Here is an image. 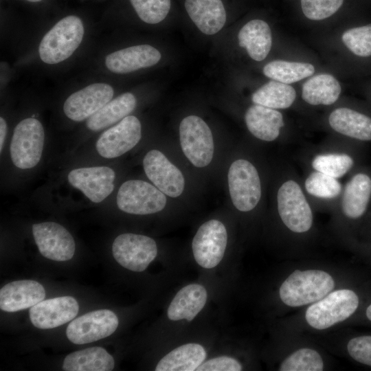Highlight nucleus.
Segmentation results:
<instances>
[{
	"mask_svg": "<svg viewBox=\"0 0 371 371\" xmlns=\"http://www.w3.org/2000/svg\"><path fill=\"white\" fill-rule=\"evenodd\" d=\"M274 175L273 203L279 221L291 234H308L313 227L314 208L304 191L301 177L285 159Z\"/></svg>",
	"mask_w": 371,
	"mask_h": 371,
	"instance_id": "1",
	"label": "nucleus"
},
{
	"mask_svg": "<svg viewBox=\"0 0 371 371\" xmlns=\"http://www.w3.org/2000/svg\"><path fill=\"white\" fill-rule=\"evenodd\" d=\"M324 142L306 146L298 155L304 170H315L337 179L352 172L357 159L349 144L351 139L334 135Z\"/></svg>",
	"mask_w": 371,
	"mask_h": 371,
	"instance_id": "2",
	"label": "nucleus"
},
{
	"mask_svg": "<svg viewBox=\"0 0 371 371\" xmlns=\"http://www.w3.org/2000/svg\"><path fill=\"white\" fill-rule=\"evenodd\" d=\"M227 181L233 205L240 212L248 213L258 208L263 196L262 174L247 157L234 160L229 166Z\"/></svg>",
	"mask_w": 371,
	"mask_h": 371,
	"instance_id": "3",
	"label": "nucleus"
},
{
	"mask_svg": "<svg viewBox=\"0 0 371 371\" xmlns=\"http://www.w3.org/2000/svg\"><path fill=\"white\" fill-rule=\"evenodd\" d=\"M334 286L333 278L324 271L295 270L280 286V297L289 306H300L317 302Z\"/></svg>",
	"mask_w": 371,
	"mask_h": 371,
	"instance_id": "4",
	"label": "nucleus"
},
{
	"mask_svg": "<svg viewBox=\"0 0 371 371\" xmlns=\"http://www.w3.org/2000/svg\"><path fill=\"white\" fill-rule=\"evenodd\" d=\"M84 33V25L78 16L63 18L43 37L38 47L41 59L49 65L65 60L79 47Z\"/></svg>",
	"mask_w": 371,
	"mask_h": 371,
	"instance_id": "5",
	"label": "nucleus"
},
{
	"mask_svg": "<svg viewBox=\"0 0 371 371\" xmlns=\"http://www.w3.org/2000/svg\"><path fill=\"white\" fill-rule=\"evenodd\" d=\"M358 305L359 298L354 291L337 290L308 308L305 318L313 328L323 330L348 318L357 310Z\"/></svg>",
	"mask_w": 371,
	"mask_h": 371,
	"instance_id": "6",
	"label": "nucleus"
},
{
	"mask_svg": "<svg viewBox=\"0 0 371 371\" xmlns=\"http://www.w3.org/2000/svg\"><path fill=\"white\" fill-rule=\"evenodd\" d=\"M45 132L39 120L27 117L14 128L10 153L13 164L20 169H30L39 162L44 146Z\"/></svg>",
	"mask_w": 371,
	"mask_h": 371,
	"instance_id": "7",
	"label": "nucleus"
},
{
	"mask_svg": "<svg viewBox=\"0 0 371 371\" xmlns=\"http://www.w3.org/2000/svg\"><path fill=\"white\" fill-rule=\"evenodd\" d=\"M179 139L182 150L196 167L207 166L214 155L212 131L203 120L196 115H189L179 125Z\"/></svg>",
	"mask_w": 371,
	"mask_h": 371,
	"instance_id": "8",
	"label": "nucleus"
},
{
	"mask_svg": "<svg viewBox=\"0 0 371 371\" xmlns=\"http://www.w3.org/2000/svg\"><path fill=\"white\" fill-rule=\"evenodd\" d=\"M118 208L131 214L145 215L161 211L166 197L156 186L142 180H128L122 184L116 198Z\"/></svg>",
	"mask_w": 371,
	"mask_h": 371,
	"instance_id": "9",
	"label": "nucleus"
},
{
	"mask_svg": "<svg viewBox=\"0 0 371 371\" xmlns=\"http://www.w3.org/2000/svg\"><path fill=\"white\" fill-rule=\"evenodd\" d=\"M115 260L133 271L146 269L157 254L155 241L146 236L126 233L115 238L112 245Z\"/></svg>",
	"mask_w": 371,
	"mask_h": 371,
	"instance_id": "10",
	"label": "nucleus"
},
{
	"mask_svg": "<svg viewBox=\"0 0 371 371\" xmlns=\"http://www.w3.org/2000/svg\"><path fill=\"white\" fill-rule=\"evenodd\" d=\"M227 243V232L223 223L216 219L204 223L192 243L196 262L205 269L215 267L223 258Z\"/></svg>",
	"mask_w": 371,
	"mask_h": 371,
	"instance_id": "11",
	"label": "nucleus"
},
{
	"mask_svg": "<svg viewBox=\"0 0 371 371\" xmlns=\"http://www.w3.org/2000/svg\"><path fill=\"white\" fill-rule=\"evenodd\" d=\"M119 320L111 310L93 311L74 319L68 325L66 335L75 344H85L104 339L117 329Z\"/></svg>",
	"mask_w": 371,
	"mask_h": 371,
	"instance_id": "12",
	"label": "nucleus"
},
{
	"mask_svg": "<svg viewBox=\"0 0 371 371\" xmlns=\"http://www.w3.org/2000/svg\"><path fill=\"white\" fill-rule=\"evenodd\" d=\"M371 199V175L363 171L351 172L333 212L344 221H355L365 214Z\"/></svg>",
	"mask_w": 371,
	"mask_h": 371,
	"instance_id": "13",
	"label": "nucleus"
},
{
	"mask_svg": "<svg viewBox=\"0 0 371 371\" xmlns=\"http://www.w3.org/2000/svg\"><path fill=\"white\" fill-rule=\"evenodd\" d=\"M141 137L139 120L134 115H128L104 131L98 139L95 148L100 156L107 159L115 158L135 147Z\"/></svg>",
	"mask_w": 371,
	"mask_h": 371,
	"instance_id": "14",
	"label": "nucleus"
},
{
	"mask_svg": "<svg viewBox=\"0 0 371 371\" xmlns=\"http://www.w3.org/2000/svg\"><path fill=\"white\" fill-rule=\"evenodd\" d=\"M33 236L42 256L55 261H67L74 255L75 243L71 234L54 222L34 224Z\"/></svg>",
	"mask_w": 371,
	"mask_h": 371,
	"instance_id": "15",
	"label": "nucleus"
},
{
	"mask_svg": "<svg viewBox=\"0 0 371 371\" xmlns=\"http://www.w3.org/2000/svg\"><path fill=\"white\" fill-rule=\"evenodd\" d=\"M113 94V87L106 83L89 85L73 93L66 99L63 111L73 121H83L111 101Z\"/></svg>",
	"mask_w": 371,
	"mask_h": 371,
	"instance_id": "16",
	"label": "nucleus"
},
{
	"mask_svg": "<svg viewBox=\"0 0 371 371\" xmlns=\"http://www.w3.org/2000/svg\"><path fill=\"white\" fill-rule=\"evenodd\" d=\"M143 165L147 177L164 194L170 197H177L182 194L184 177L161 152L157 150L148 152Z\"/></svg>",
	"mask_w": 371,
	"mask_h": 371,
	"instance_id": "17",
	"label": "nucleus"
},
{
	"mask_svg": "<svg viewBox=\"0 0 371 371\" xmlns=\"http://www.w3.org/2000/svg\"><path fill=\"white\" fill-rule=\"evenodd\" d=\"M115 178L114 170L107 166L76 168L67 176L69 183L93 203L102 202L113 192Z\"/></svg>",
	"mask_w": 371,
	"mask_h": 371,
	"instance_id": "18",
	"label": "nucleus"
},
{
	"mask_svg": "<svg viewBox=\"0 0 371 371\" xmlns=\"http://www.w3.org/2000/svg\"><path fill=\"white\" fill-rule=\"evenodd\" d=\"M301 181L306 196L314 209L335 210L344 188L339 179L318 171L305 170Z\"/></svg>",
	"mask_w": 371,
	"mask_h": 371,
	"instance_id": "19",
	"label": "nucleus"
},
{
	"mask_svg": "<svg viewBox=\"0 0 371 371\" xmlns=\"http://www.w3.org/2000/svg\"><path fill=\"white\" fill-rule=\"evenodd\" d=\"M78 309V304L73 297H57L42 300L31 307L30 319L35 327L50 329L74 319Z\"/></svg>",
	"mask_w": 371,
	"mask_h": 371,
	"instance_id": "20",
	"label": "nucleus"
},
{
	"mask_svg": "<svg viewBox=\"0 0 371 371\" xmlns=\"http://www.w3.org/2000/svg\"><path fill=\"white\" fill-rule=\"evenodd\" d=\"M244 120L249 132L258 140L273 142L285 136L286 124L279 110L254 104L246 110Z\"/></svg>",
	"mask_w": 371,
	"mask_h": 371,
	"instance_id": "21",
	"label": "nucleus"
},
{
	"mask_svg": "<svg viewBox=\"0 0 371 371\" xmlns=\"http://www.w3.org/2000/svg\"><path fill=\"white\" fill-rule=\"evenodd\" d=\"M327 126L335 135L351 140L371 141V117L348 106L332 110L326 118Z\"/></svg>",
	"mask_w": 371,
	"mask_h": 371,
	"instance_id": "22",
	"label": "nucleus"
},
{
	"mask_svg": "<svg viewBox=\"0 0 371 371\" xmlns=\"http://www.w3.org/2000/svg\"><path fill=\"white\" fill-rule=\"evenodd\" d=\"M161 53L149 45H139L124 48L108 54L106 68L113 73L127 74L156 65Z\"/></svg>",
	"mask_w": 371,
	"mask_h": 371,
	"instance_id": "23",
	"label": "nucleus"
},
{
	"mask_svg": "<svg viewBox=\"0 0 371 371\" xmlns=\"http://www.w3.org/2000/svg\"><path fill=\"white\" fill-rule=\"evenodd\" d=\"M45 296V289L37 281H13L0 290V308L6 312H16L32 307L43 300Z\"/></svg>",
	"mask_w": 371,
	"mask_h": 371,
	"instance_id": "24",
	"label": "nucleus"
},
{
	"mask_svg": "<svg viewBox=\"0 0 371 371\" xmlns=\"http://www.w3.org/2000/svg\"><path fill=\"white\" fill-rule=\"evenodd\" d=\"M185 8L193 23L205 34L217 33L226 22V11L221 0H186Z\"/></svg>",
	"mask_w": 371,
	"mask_h": 371,
	"instance_id": "25",
	"label": "nucleus"
},
{
	"mask_svg": "<svg viewBox=\"0 0 371 371\" xmlns=\"http://www.w3.org/2000/svg\"><path fill=\"white\" fill-rule=\"evenodd\" d=\"M207 293L205 287L191 284L180 289L171 301L167 311L168 319L192 321L204 307Z\"/></svg>",
	"mask_w": 371,
	"mask_h": 371,
	"instance_id": "26",
	"label": "nucleus"
},
{
	"mask_svg": "<svg viewBox=\"0 0 371 371\" xmlns=\"http://www.w3.org/2000/svg\"><path fill=\"white\" fill-rule=\"evenodd\" d=\"M238 43L254 60L262 61L269 54L272 34L269 24L262 19H252L240 30Z\"/></svg>",
	"mask_w": 371,
	"mask_h": 371,
	"instance_id": "27",
	"label": "nucleus"
},
{
	"mask_svg": "<svg viewBox=\"0 0 371 371\" xmlns=\"http://www.w3.org/2000/svg\"><path fill=\"white\" fill-rule=\"evenodd\" d=\"M341 91L340 84L333 76L321 74L304 83L302 98L311 106H330L337 101Z\"/></svg>",
	"mask_w": 371,
	"mask_h": 371,
	"instance_id": "28",
	"label": "nucleus"
},
{
	"mask_svg": "<svg viewBox=\"0 0 371 371\" xmlns=\"http://www.w3.org/2000/svg\"><path fill=\"white\" fill-rule=\"evenodd\" d=\"M136 104L137 100L133 93H124L88 118L87 127L93 131L104 129L128 116L135 109Z\"/></svg>",
	"mask_w": 371,
	"mask_h": 371,
	"instance_id": "29",
	"label": "nucleus"
},
{
	"mask_svg": "<svg viewBox=\"0 0 371 371\" xmlns=\"http://www.w3.org/2000/svg\"><path fill=\"white\" fill-rule=\"evenodd\" d=\"M204 348L194 343L180 346L172 350L158 362L156 371H194L206 358Z\"/></svg>",
	"mask_w": 371,
	"mask_h": 371,
	"instance_id": "30",
	"label": "nucleus"
},
{
	"mask_svg": "<svg viewBox=\"0 0 371 371\" xmlns=\"http://www.w3.org/2000/svg\"><path fill=\"white\" fill-rule=\"evenodd\" d=\"M113 357L103 348L95 346L69 354L64 359L65 371H111L114 368Z\"/></svg>",
	"mask_w": 371,
	"mask_h": 371,
	"instance_id": "31",
	"label": "nucleus"
},
{
	"mask_svg": "<svg viewBox=\"0 0 371 371\" xmlns=\"http://www.w3.org/2000/svg\"><path fill=\"white\" fill-rule=\"evenodd\" d=\"M296 99V92L289 84L271 80L257 89L251 95L256 104L276 110L292 106Z\"/></svg>",
	"mask_w": 371,
	"mask_h": 371,
	"instance_id": "32",
	"label": "nucleus"
},
{
	"mask_svg": "<svg viewBox=\"0 0 371 371\" xmlns=\"http://www.w3.org/2000/svg\"><path fill=\"white\" fill-rule=\"evenodd\" d=\"M314 72L315 67L310 63L282 60L271 61L263 67V73L267 77L285 84L300 81L312 76Z\"/></svg>",
	"mask_w": 371,
	"mask_h": 371,
	"instance_id": "33",
	"label": "nucleus"
},
{
	"mask_svg": "<svg viewBox=\"0 0 371 371\" xmlns=\"http://www.w3.org/2000/svg\"><path fill=\"white\" fill-rule=\"evenodd\" d=\"M323 369L321 356L310 348H302L294 352L280 367V371H322Z\"/></svg>",
	"mask_w": 371,
	"mask_h": 371,
	"instance_id": "34",
	"label": "nucleus"
},
{
	"mask_svg": "<svg viewBox=\"0 0 371 371\" xmlns=\"http://www.w3.org/2000/svg\"><path fill=\"white\" fill-rule=\"evenodd\" d=\"M341 40L346 47L360 58L371 57V24L353 27L346 30Z\"/></svg>",
	"mask_w": 371,
	"mask_h": 371,
	"instance_id": "35",
	"label": "nucleus"
},
{
	"mask_svg": "<svg viewBox=\"0 0 371 371\" xmlns=\"http://www.w3.org/2000/svg\"><path fill=\"white\" fill-rule=\"evenodd\" d=\"M139 19L148 24L162 21L168 15L170 0H130Z\"/></svg>",
	"mask_w": 371,
	"mask_h": 371,
	"instance_id": "36",
	"label": "nucleus"
},
{
	"mask_svg": "<svg viewBox=\"0 0 371 371\" xmlns=\"http://www.w3.org/2000/svg\"><path fill=\"white\" fill-rule=\"evenodd\" d=\"M345 0H300L303 14L312 21H321L336 14Z\"/></svg>",
	"mask_w": 371,
	"mask_h": 371,
	"instance_id": "37",
	"label": "nucleus"
},
{
	"mask_svg": "<svg viewBox=\"0 0 371 371\" xmlns=\"http://www.w3.org/2000/svg\"><path fill=\"white\" fill-rule=\"evenodd\" d=\"M347 349L352 359L371 366V336H360L350 339Z\"/></svg>",
	"mask_w": 371,
	"mask_h": 371,
	"instance_id": "38",
	"label": "nucleus"
},
{
	"mask_svg": "<svg viewBox=\"0 0 371 371\" xmlns=\"http://www.w3.org/2000/svg\"><path fill=\"white\" fill-rule=\"evenodd\" d=\"M242 366L235 359L229 357H219L211 359L203 363L196 371H240Z\"/></svg>",
	"mask_w": 371,
	"mask_h": 371,
	"instance_id": "39",
	"label": "nucleus"
},
{
	"mask_svg": "<svg viewBox=\"0 0 371 371\" xmlns=\"http://www.w3.org/2000/svg\"><path fill=\"white\" fill-rule=\"evenodd\" d=\"M7 123L5 119L2 117H0V152L2 151L3 146L5 142V139L7 135Z\"/></svg>",
	"mask_w": 371,
	"mask_h": 371,
	"instance_id": "40",
	"label": "nucleus"
},
{
	"mask_svg": "<svg viewBox=\"0 0 371 371\" xmlns=\"http://www.w3.org/2000/svg\"><path fill=\"white\" fill-rule=\"evenodd\" d=\"M367 317L371 321V304L366 309Z\"/></svg>",
	"mask_w": 371,
	"mask_h": 371,
	"instance_id": "41",
	"label": "nucleus"
},
{
	"mask_svg": "<svg viewBox=\"0 0 371 371\" xmlns=\"http://www.w3.org/2000/svg\"><path fill=\"white\" fill-rule=\"evenodd\" d=\"M26 1H30V2H39L42 0H26Z\"/></svg>",
	"mask_w": 371,
	"mask_h": 371,
	"instance_id": "42",
	"label": "nucleus"
}]
</instances>
